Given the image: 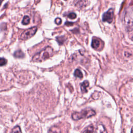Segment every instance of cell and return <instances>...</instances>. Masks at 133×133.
Segmentation results:
<instances>
[{
	"instance_id": "8",
	"label": "cell",
	"mask_w": 133,
	"mask_h": 133,
	"mask_svg": "<svg viewBox=\"0 0 133 133\" xmlns=\"http://www.w3.org/2000/svg\"><path fill=\"white\" fill-rule=\"evenodd\" d=\"M48 133H61V131L59 127L57 126H54L49 129Z\"/></svg>"
},
{
	"instance_id": "1",
	"label": "cell",
	"mask_w": 133,
	"mask_h": 133,
	"mask_svg": "<svg viewBox=\"0 0 133 133\" xmlns=\"http://www.w3.org/2000/svg\"><path fill=\"white\" fill-rule=\"evenodd\" d=\"M54 54L53 49L50 46H47L41 50L39 53H36L32 59L34 62H40L46 60Z\"/></svg>"
},
{
	"instance_id": "11",
	"label": "cell",
	"mask_w": 133,
	"mask_h": 133,
	"mask_svg": "<svg viewBox=\"0 0 133 133\" xmlns=\"http://www.w3.org/2000/svg\"><path fill=\"white\" fill-rule=\"evenodd\" d=\"M83 133H94V127L93 125L88 126L83 131Z\"/></svg>"
},
{
	"instance_id": "15",
	"label": "cell",
	"mask_w": 133,
	"mask_h": 133,
	"mask_svg": "<svg viewBox=\"0 0 133 133\" xmlns=\"http://www.w3.org/2000/svg\"><path fill=\"white\" fill-rule=\"evenodd\" d=\"M12 133H22L20 127L19 126H15L13 129Z\"/></svg>"
},
{
	"instance_id": "14",
	"label": "cell",
	"mask_w": 133,
	"mask_h": 133,
	"mask_svg": "<svg viewBox=\"0 0 133 133\" xmlns=\"http://www.w3.org/2000/svg\"><path fill=\"white\" fill-rule=\"evenodd\" d=\"M30 19L28 16H25L24 17L23 21H22V24L24 25H28L29 24V23H30Z\"/></svg>"
},
{
	"instance_id": "13",
	"label": "cell",
	"mask_w": 133,
	"mask_h": 133,
	"mask_svg": "<svg viewBox=\"0 0 133 133\" xmlns=\"http://www.w3.org/2000/svg\"><path fill=\"white\" fill-rule=\"evenodd\" d=\"M56 40L58 42V43L60 44V45H61V44H63V43L64 42L65 39L64 38V36H57L56 38Z\"/></svg>"
},
{
	"instance_id": "19",
	"label": "cell",
	"mask_w": 133,
	"mask_h": 133,
	"mask_svg": "<svg viewBox=\"0 0 133 133\" xmlns=\"http://www.w3.org/2000/svg\"><path fill=\"white\" fill-rule=\"evenodd\" d=\"M73 24V23H71V22H66L65 23V26H72Z\"/></svg>"
},
{
	"instance_id": "20",
	"label": "cell",
	"mask_w": 133,
	"mask_h": 133,
	"mask_svg": "<svg viewBox=\"0 0 133 133\" xmlns=\"http://www.w3.org/2000/svg\"><path fill=\"white\" fill-rule=\"evenodd\" d=\"M131 133H133V127H132V129H131Z\"/></svg>"
},
{
	"instance_id": "7",
	"label": "cell",
	"mask_w": 133,
	"mask_h": 133,
	"mask_svg": "<svg viewBox=\"0 0 133 133\" xmlns=\"http://www.w3.org/2000/svg\"><path fill=\"white\" fill-rule=\"evenodd\" d=\"M96 133H108L107 131L102 124H99L96 129Z\"/></svg>"
},
{
	"instance_id": "18",
	"label": "cell",
	"mask_w": 133,
	"mask_h": 133,
	"mask_svg": "<svg viewBox=\"0 0 133 133\" xmlns=\"http://www.w3.org/2000/svg\"><path fill=\"white\" fill-rule=\"evenodd\" d=\"M55 23L58 25H59L61 24L62 23V21H61V19L60 18H56V19L55 20Z\"/></svg>"
},
{
	"instance_id": "12",
	"label": "cell",
	"mask_w": 133,
	"mask_h": 133,
	"mask_svg": "<svg viewBox=\"0 0 133 133\" xmlns=\"http://www.w3.org/2000/svg\"><path fill=\"white\" fill-rule=\"evenodd\" d=\"M74 75H75V76L77 78H79L80 79H82L83 78V73L82 72L80 71V70L77 69L75 70V73H74Z\"/></svg>"
},
{
	"instance_id": "5",
	"label": "cell",
	"mask_w": 133,
	"mask_h": 133,
	"mask_svg": "<svg viewBox=\"0 0 133 133\" xmlns=\"http://www.w3.org/2000/svg\"><path fill=\"white\" fill-rule=\"evenodd\" d=\"M100 45V40L97 38L94 37L92 42V47L94 49H97Z\"/></svg>"
},
{
	"instance_id": "17",
	"label": "cell",
	"mask_w": 133,
	"mask_h": 133,
	"mask_svg": "<svg viewBox=\"0 0 133 133\" xmlns=\"http://www.w3.org/2000/svg\"><path fill=\"white\" fill-rule=\"evenodd\" d=\"M7 63V60L4 58H1L0 59V65L1 66L5 65Z\"/></svg>"
},
{
	"instance_id": "16",
	"label": "cell",
	"mask_w": 133,
	"mask_h": 133,
	"mask_svg": "<svg viewBox=\"0 0 133 133\" xmlns=\"http://www.w3.org/2000/svg\"><path fill=\"white\" fill-rule=\"evenodd\" d=\"M68 18L71 19H74L76 18L77 17V15L75 13H70L68 15Z\"/></svg>"
},
{
	"instance_id": "10",
	"label": "cell",
	"mask_w": 133,
	"mask_h": 133,
	"mask_svg": "<svg viewBox=\"0 0 133 133\" xmlns=\"http://www.w3.org/2000/svg\"><path fill=\"white\" fill-rule=\"evenodd\" d=\"M88 2L86 1H80L76 2V5L79 7V8H82V7H84L87 5V4L84 3H87Z\"/></svg>"
},
{
	"instance_id": "9",
	"label": "cell",
	"mask_w": 133,
	"mask_h": 133,
	"mask_svg": "<svg viewBox=\"0 0 133 133\" xmlns=\"http://www.w3.org/2000/svg\"><path fill=\"white\" fill-rule=\"evenodd\" d=\"M14 56L15 57L19 58H22L25 57L24 53L21 50H18L16 51L14 54Z\"/></svg>"
},
{
	"instance_id": "6",
	"label": "cell",
	"mask_w": 133,
	"mask_h": 133,
	"mask_svg": "<svg viewBox=\"0 0 133 133\" xmlns=\"http://www.w3.org/2000/svg\"><path fill=\"white\" fill-rule=\"evenodd\" d=\"M80 86H81V90L82 92L83 93H87V87L89 86V82H88V81L85 80L83 82H82Z\"/></svg>"
},
{
	"instance_id": "4",
	"label": "cell",
	"mask_w": 133,
	"mask_h": 133,
	"mask_svg": "<svg viewBox=\"0 0 133 133\" xmlns=\"http://www.w3.org/2000/svg\"><path fill=\"white\" fill-rule=\"evenodd\" d=\"M114 15V10L113 9H110L108 11L103 14L102 19L103 22H107L111 23L113 21Z\"/></svg>"
},
{
	"instance_id": "3",
	"label": "cell",
	"mask_w": 133,
	"mask_h": 133,
	"mask_svg": "<svg viewBox=\"0 0 133 133\" xmlns=\"http://www.w3.org/2000/svg\"><path fill=\"white\" fill-rule=\"evenodd\" d=\"M38 28L33 27L25 30L20 36V39L22 40H27L32 37L36 32Z\"/></svg>"
},
{
	"instance_id": "2",
	"label": "cell",
	"mask_w": 133,
	"mask_h": 133,
	"mask_svg": "<svg viewBox=\"0 0 133 133\" xmlns=\"http://www.w3.org/2000/svg\"><path fill=\"white\" fill-rule=\"evenodd\" d=\"M96 114V112L91 109H85L80 112H75L72 115V118L73 120H79L82 119H86L92 117Z\"/></svg>"
}]
</instances>
